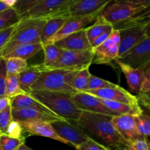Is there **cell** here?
<instances>
[{"mask_svg": "<svg viewBox=\"0 0 150 150\" xmlns=\"http://www.w3.org/2000/svg\"><path fill=\"white\" fill-rule=\"evenodd\" d=\"M149 89H150V67L144 70V81L141 89V92H146Z\"/></svg>", "mask_w": 150, "mask_h": 150, "instance_id": "cell-46", "label": "cell"}, {"mask_svg": "<svg viewBox=\"0 0 150 150\" xmlns=\"http://www.w3.org/2000/svg\"><path fill=\"white\" fill-rule=\"evenodd\" d=\"M12 117L14 121L19 122L28 121V120H42V121L52 122L57 120H62L59 117L48 115L37 110L30 109V108H22V109L12 108Z\"/></svg>", "mask_w": 150, "mask_h": 150, "instance_id": "cell-22", "label": "cell"}, {"mask_svg": "<svg viewBox=\"0 0 150 150\" xmlns=\"http://www.w3.org/2000/svg\"><path fill=\"white\" fill-rule=\"evenodd\" d=\"M46 20L44 19H22L16 27L1 53V57H5L15 48L23 44L41 43L40 38Z\"/></svg>", "mask_w": 150, "mask_h": 150, "instance_id": "cell-3", "label": "cell"}, {"mask_svg": "<svg viewBox=\"0 0 150 150\" xmlns=\"http://www.w3.org/2000/svg\"><path fill=\"white\" fill-rule=\"evenodd\" d=\"M46 67L42 64L28 65L27 68L19 74V83L22 90L26 93H30L32 86L38 80Z\"/></svg>", "mask_w": 150, "mask_h": 150, "instance_id": "cell-21", "label": "cell"}, {"mask_svg": "<svg viewBox=\"0 0 150 150\" xmlns=\"http://www.w3.org/2000/svg\"><path fill=\"white\" fill-rule=\"evenodd\" d=\"M109 38L113 41L115 43L118 44L120 43V31L117 30V29H113V31L111 32V35H110Z\"/></svg>", "mask_w": 150, "mask_h": 150, "instance_id": "cell-48", "label": "cell"}, {"mask_svg": "<svg viewBox=\"0 0 150 150\" xmlns=\"http://www.w3.org/2000/svg\"><path fill=\"white\" fill-rule=\"evenodd\" d=\"M119 58V45L109 38L93 50L92 64H110Z\"/></svg>", "mask_w": 150, "mask_h": 150, "instance_id": "cell-18", "label": "cell"}, {"mask_svg": "<svg viewBox=\"0 0 150 150\" xmlns=\"http://www.w3.org/2000/svg\"><path fill=\"white\" fill-rule=\"evenodd\" d=\"M100 101L111 111L114 114L120 115L128 114L132 116H138L143 112V108L140 105H132L122 103L114 102V101L105 100L99 99Z\"/></svg>", "mask_w": 150, "mask_h": 150, "instance_id": "cell-24", "label": "cell"}, {"mask_svg": "<svg viewBox=\"0 0 150 150\" xmlns=\"http://www.w3.org/2000/svg\"><path fill=\"white\" fill-rule=\"evenodd\" d=\"M20 21L18 15L14 8L9 9L0 13V32Z\"/></svg>", "mask_w": 150, "mask_h": 150, "instance_id": "cell-33", "label": "cell"}, {"mask_svg": "<svg viewBox=\"0 0 150 150\" xmlns=\"http://www.w3.org/2000/svg\"><path fill=\"white\" fill-rule=\"evenodd\" d=\"M0 136H1V133H0Z\"/></svg>", "mask_w": 150, "mask_h": 150, "instance_id": "cell-52", "label": "cell"}, {"mask_svg": "<svg viewBox=\"0 0 150 150\" xmlns=\"http://www.w3.org/2000/svg\"><path fill=\"white\" fill-rule=\"evenodd\" d=\"M71 100L74 103L75 105L81 111L92 114H102V115L115 117L118 116L112 111L108 110L102 103L99 98L92 96L86 92H79L76 94L71 95Z\"/></svg>", "mask_w": 150, "mask_h": 150, "instance_id": "cell-11", "label": "cell"}, {"mask_svg": "<svg viewBox=\"0 0 150 150\" xmlns=\"http://www.w3.org/2000/svg\"><path fill=\"white\" fill-rule=\"evenodd\" d=\"M10 105V99L5 95L0 97V113L4 111Z\"/></svg>", "mask_w": 150, "mask_h": 150, "instance_id": "cell-47", "label": "cell"}, {"mask_svg": "<svg viewBox=\"0 0 150 150\" xmlns=\"http://www.w3.org/2000/svg\"><path fill=\"white\" fill-rule=\"evenodd\" d=\"M83 92L90 94L91 95L96 97L99 99L122 103L132 105H139L137 97L123 89L120 86L115 88H105V89H96V90L86 91Z\"/></svg>", "mask_w": 150, "mask_h": 150, "instance_id": "cell-12", "label": "cell"}, {"mask_svg": "<svg viewBox=\"0 0 150 150\" xmlns=\"http://www.w3.org/2000/svg\"><path fill=\"white\" fill-rule=\"evenodd\" d=\"M76 150H108L106 147L103 145L97 143L95 141L89 139L86 142H83L81 144L75 148Z\"/></svg>", "mask_w": 150, "mask_h": 150, "instance_id": "cell-42", "label": "cell"}, {"mask_svg": "<svg viewBox=\"0 0 150 150\" xmlns=\"http://www.w3.org/2000/svg\"><path fill=\"white\" fill-rule=\"evenodd\" d=\"M150 4V0L111 1L101 13L100 16L112 25L133 17Z\"/></svg>", "mask_w": 150, "mask_h": 150, "instance_id": "cell-5", "label": "cell"}, {"mask_svg": "<svg viewBox=\"0 0 150 150\" xmlns=\"http://www.w3.org/2000/svg\"><path fill=\"white\" fill-rule=\"evenodd\" d=\"M136 126L139 133L143 137L147 138L150 136V112L145 111L138 116H134Z\"/></svg>", "mask_w": 150, "mask_h": 150, "instance_id": "cell-30", "label": "cell"}, {"mask_svg": "<svg viewBox=\"0 0 150 150\" xmlns=\"http://www.w3.org/2000/svg\"><path fill=\"white\" fill-rule=\"evenodd\" d=\"M149 22H150V4L128 20L113 25V27L117 30L130 28H143Z\"/></svg>", "mask_w": 150, "mask_h": 150, "instance_id": "cell-23", "label": "cell"}, {"mask_svg": "<svg viewBox=\"0 0 150 150\" xmlns=\"http://www.w3.org/2000/svg\"><path fill=\"white\" fill-rule=\"evenodd\" d=\"M6 69H7V76L8 75L18 74L19 75L24 71L28 67L26 60L20 58H6Z\"/></svg>", "mask_w": 150, "mask_h": 150, "instance_id": "cell-31", "label": "cell"}, {"mask_svg": "<svg viewBox=\"0 0 150 150\" xmlns=\"http://www.w3.org/2000/svg\"><path fill=\"white\" fill-rule=\"evenodd\" d=\"M13 121L11 105H8L4 111L0 113V133L5 134L10 123Z\"/></svg>", "mask_w": 150, "mask_h": 150, "instance_id": "cell-37", "label": "cell"}, {"mask_svg": "<svg viewBox=\"0 0 150 150\" xmlns=\"http://www.w3.org/2000/svg\"><path fill=\"white\" fill-rule=\"evenodd\" d=\"M21 88L20 83H19V75L13 74L8 75L6 81V89H5V96L8 98H14L18 95L25 94Z\"/></svg>", "mask_w": 150, "mask_h": 150, "instance_id": "cell-29", "label": "cell"}, {"mask_svg": "<svg viewBox=\"0 0 150 150\" xmlns=\"http://www.w3.org/2000/svg\"><path fill=\"white\" fill-rule=\"evenodd\" d=\"M149 150H150V145H149Z\"/></svg>", "mask_w": 150, "mask_h": 150, "instance_id": "cell-51", "label": "cell"}, {"mask_svg": "<svg viewBox=\"0 0 150 150\" xmlns=\"http://www.w3.org/2000/svg\"><path fill=\"white\" fill-rule=\"evenodd\" d=\"M29 94L62 120L77 122L83 112L72 101L71 94L40 90L31 91Z\"/></svg>", "mask_w": 150, "mask_h": 150, "instance_id": "cell-2", "label": "cell"}, {"mask_svg": "<svg viewBox=\"0 0 150 150\" xmlns=\"http://www.w3.org/2000/svg\"><path fill=\"white\" fill-rule=\"evenodd\" d=\"M93 60V50L75 51H64L55 63L47 69H61L78 72L86 68H89Z\"/></svg>", "mask_w": 150, "mask_h": 150, "instance_id": "cell-7", "label": "cell"}, {"mask_svg": "<svg viewBox=\"0 0 150 150\" xmlns=\"http://www.w3.org/2000/svg\"><path fill=\"white\" fill-rule=\"evenodd\" d=\"M150 142L147 138H141L128 143L125 150H149Z\"/></svg>", "mask_w": 150, "mask_h": 150, "instance_id": "cell-39", "label": "cell"}, {"mask_svg": "<svg viewBox=\"0 0 150 150\" xmlns=\"http://www.w3.org/2000/svg\"><path fill=\"white\" fill-rule=\"evenodd\" d=\"M113 117L83 111L77 122H73L90 139L110 150H125L127 144L111 123Z\"/></svg>", "mask_w": 150, "mask_h": 150, "instance_id": "cell-1", "label": "cell"}, {"mask_svg": "<svg viewBox=\"0 0 150 150\" xmlns=\"http://www.w3.org/2000/svg\"><path fill=\"white\" fill-rule=\"evenodd\" d=\"M55 45L64 51H81L92 49L86 35V29L65 37L56 42Z\"/></svg>", "mask_w": 150, "mask_h": 150, "instance_id": "cell-16", "label": "cell"}, {"mask_svg": "<svg viewBox=\"0 0 150 150\" xmlns=\"http://www.w3.org/2000/svg\"><path fill=\"white\" fill-rule=\"evenodd\" d=\"M113 29H114L113 25L105 21L100 15L96 21L90 26L86 28V35H87L88 40L91 44L93 42L94 40L96 39L100 35L108 32V31L113 30Z\"/></svg>", "mask_w": 150, "mask_h": 150, "instance_id": "cell-27", "label": "cell"}, {"mask_svg": "<svg viewBox=\"0 0 150 150\" xmlns=\"http://www.w3.org/2000/svg\"><path fill=\"white\" fill-rule=\"evenodd\" d=\"M16 25H17V23L0 32V54L5 48L7 44L8 43L12 35H13L15 29H16Z\"/></svg>", "mask_w": 150, "mask_h": 150, "instance_id": "cell-41", "label": "cell"}, {"mask_svg": "<svg viewBox=\"0 0 150 150\" xmlns=\"http://www.w3.org/2000/svg\"><path fill=\"white\" fill-rule=\"evenodd\" d=\"M136 97L139 100V105H142L150 112V89L146 92H140Z\"/></svg>", "mask_w": 150, "mask_h": 150, "instance_id": "cell-43", "label": "cell"}, {"mask_svg": "<svg viewBox=\"0 0 150 150\" xmlns=\"http://www.w3.org/2000/svg\"><path fill=\"white\" fill-rule=\"evenodd\" d=\"M4 135H7L9 137L13 139H26L21 123L14 120L10 124Z\"/></svg>", "mask_w": 150, "mask_h": 150, "instance_id": "cell-38", "label": "cell"}, {"mask_svg": "<svg viewBox=\"0 0 150 150\" xmlns=\"http://www.w3.org/2000/svg\"><path fill=\"white\" fill-rule=\"evenodd\" d=\"M76 73L77 72L70 70L46 68L32 86L31 91H48L71 95L76 94L79 92L72 86Z\"/></svg>", "mask_w": 150, "mask_h": 150, "instance_id": "cell-4", "label": "cell"}, {"mask_svg": "<svg viewBox=\"0 0 150 150\" xmlns=\"http://www.w3.org/2000/svg\"><path fill=\"white\" fill-rule=\"evenodd\" d=\"M7 73L6 69L5 59L0 57V97L5 95L6 81H7Z\"/></svg>", "mask_w": 150, "mask_h": 150, "instance_id": "cell-40", "label": "cell"}, {"mask_svg": "<svg viewBox=\"0 0 150 150\" xmlns=\"http://www.w3.org/2000/svg\"><path fill=\"white\" fill-rule=\"evenodd\" d=\"M17 0H0V13L13 8Z\"/></svg>", "mask_w": 150, "mask_h": 150, "instance_id": "cell-45", "label": "cell"}, {"mask_svg": "<svg viewBox=\"0 0 150 150\" xmlns=\"http://www.w3.org/2000/svg\"><path fill=\"white\" fill-rule=\"evenodd\" d=\"M111 123L120 136L127 143L143 138L139 133L134 116L125 114L111 118Z\"/></svg>", "mask_w": 150, "mask_h": 150, "instance_id": "cell-13", "label": "cell"}, {"mask_svg": "<svg viewBox=\"0 0 150 150\" xmlns=\"http://www.w3.org/2000/svg\"><path fill=\"white\" fill-rule=\"evenodd\" d=\"M115 62L124 73L127 85L131 92L139 95L144 81V70L142 68H133L127 64L120 62L117 59L115 60Z\"/></svg>", "mask_w": 150, "mask_h": 150, "instance_id": "cell-20", "label": "cell"}, {"mask_svg": "<svg viewBox=\"0 0 150 150\" xmlns=\"http://www.w3.org/2000/svg\"><path fill=\"white\" fill-rule=\"evenodd\" d=\"M42 51L44 52V59L42 64L48 67L55 63L59 58L64 50L57 46L55 44L43 45Z\"/></svg>", "mask_w": 150, "mask_h": 150, "instance_id": "cell-28", "label": "cell"}, {"mask_svg": "<svg viewBox=\"0 0 150 150\" xmlns=\"http://www.w3.org/2000/svg\"><path fill=\"white\" fill-rule=\"evenodd\" d=\"M103 11L83 17H70L59 31L46 44H55L60 40L93 24Z\"/></svg>", "mask_w": 150, "mask_h": 150, "instance_id": "cell-10", "label": "cell"}, {"mask_svg": "<svg viewBox=\"0 0 150 150\" xmlns=\"http://www.w3.org/2000/svg\"><path fill=\"white\" fill-rule=\"evenodd\" d=\"M143 29L144 31L145 35H146V38H150V22H149L144 27H143Z\"/></svg>", "mask_w": 150, "mask_h": 150, "instance_id": "cell-49", "label": "cell"}, {"mask_svg": "<svg viewBox=\"0 0 150 150\" xmlns=\"http://www.w3.org/2000/svg\"><path fill=\"white\" fill-rule=\"evenodd\" d=\"M112 31L113 30L108 31V32H105V33L102 34V35H100L99 37H98V38H97L95 40H94L93 42L91 43V48H92V50L95 49V48H98L99 45H100L101 44L103 43V42H105V41L108 38H109L110 35H111V33Z\"/></svg>", "mask_w": 150, "mask_h": 150, "instance_id": "cell-44", "label": "cell"}, {"mask_svg": "<svg viewBox=\"0 0 150 150\" xmlns=\"http://www.w3.org/2000/svg\"><path fill=\"white\" fill-rule=\"evenodd\" d=\"M108 150H110V149H108Z\"/></svg>", "mask_w": 150, "mask_h": 150, "instance_id": "cell-53", "label": "cell"}, {"mask_svg": "<svg viewBox=\"0 0 150 150\" xmlns=\"http://www.w3.org/2000/svg\"><path fill=\"white\" fill-rule=\"evenodd\" d=\"M16 150H33V149H32L31 148H29V146H26L25 144H23L21 145V146H19V147Z\"/></svg>", "mask_w": 150, "mask_h": 150, "instance_id": "cell-50", "label": "cell"}, {"mask_svg": "<svg viewBox=\"0 0 150 150\" xmlns=\"http://www.w3.org/2000/svg\"><path fill=\"white\" fill-rule=\"evenodd\" d=\"M26 139H13L4 134L0 136V150H16L25 144Z\"/></svg>", "mask_w": 150, "mask_h": 150, "instance_id": "cell-35", "label": "cell"}, {"mask_svg": "<svg viewBox=\"0 0 150 150\" xmlns=\"http://www.w3.org/2000/svg\"><path fill=\"white\" fill-rule=\"evenodd\" d=\"M119 31L120 33L119 57L124 55L125 53L146 38L143 28H130Z\"/></svg>", "mask_w": 150, "mask_h": 150, "instance_id": "cell-17", "label": "cell"}, {"mask_svg": "<svg viewBox=\"0 0 150 150\" xmlns=\"http://www.w3.org/2000/svg\"><path fill=\"white\" fill-rule=\"evenodd\" d=\"M20 123L23 128L25 137L30 136H42L54 139L64 144L70 145L66 141L58 136L49 122L42 120H28Z\"/></svg>", "mask_w": 150, "mask_h": 150, "instance_id": "cell-14", "label": "cell"}, {"mask_svg": "<svg viewBox=\"0 0 150 150\" xmlns=\"http://www.w3.org/2000/svg\"><path fill=\"white\" fill-rule=\"evenodd\" d=\"M111 0H75L70 6V17H83L103 11Z\"/></svg>", "mask_w": 150, "mask_h": 150, "instance_id": "cell-15", "label": "cell"}, {"mask_svg": "<svg viewBox=\"0 0 150 150\" xmlns=\"http://www.w3.org/2000/svg\"><path fill=\"white\" fill-rule=\"evenodd\" d=\"M75 0H39L22 19H48L70 17L69 7Z\"/></svg>", "mask_w": 150, "mask_h": 150, "instance_id": "cell-6", "label": "cell"}, {"mask_svg": "<svg viewBox=\"0 0 150 150\" xmlns=\"http://www.w3.org/2000/svg\"><path fill=\"white\" fill-rule=\"evenodd\" d=\"M50 123L58 136L74 148L89 139L83 130L73 122L62 120Z\"/></svg>", "mask_w": 150, "mask_h": 150, "instance_id": "cell-9", "label": "cell"}, {"mask_svg": "<svg viewBox=\"0 0 150 150\" xmlns=\"http://www.w3.org/2000/svg\"><path fill=\"white\" fill-rule=\"evenodd\" d=\"M91 75L92 74L89 73V68L83 69L77 72L72 83L73 87L79 92L86 91Z\"/></svg>", "mask_w": 150, "mask_h": 150, "instance_id": "cell-32", "label": "cell"}, {"mask_svg": "<svg viewBox=\"0 0 150 150\" xmlns=\"http://www.w3.org/2000/svg\"><path fill=\"white\" fill-rule=\"evenodd\" d=\"M70 17H57L46 20L41 33V43L45 45L51 38H52L61 28L64 26Z\"/></svg>", "mask_w": 150, "mask_h": 150, "instance_id": "cell-25", "label": "cell"}, {"mask_svg": "<svg viewBox=\"0 0 150 150\" xmlns=\"http://www.w3.org/2000/svg\"><path fill=\"white\" fill-rule=\"evenodd\" d=\"M10 105L13 109L30 108V109L37 110V111H39L44 114H48V115L59 117L58 116L54 114L51 110L45 107L43 104L38 101L36 98H34L31 94L29 93L22 94V95H18V96L11 98Z\"/></svg>", "mask_w": 150, "mask_h": 150, "instance_id": "cell-19", "label": "cell"}, {"mask_svg": "<svg viewBox=\"0 0 150 150\" xmlns=\"http://www.w3.org/2000/svg\"><path fill=\"white\" fill-rule=\"evenodd\" d=\"M118 86L119 85L112 83L109 81L105 80V79H100V78H98L97 76H93V75H91L87 89L86 91L96 90V89H105V88H115ZM86 91H84V92H86Z\"/></svg>", "mask_w": 150, "mask_h": 150, "instance_id": "cell-34", "label": "cell"}, {"mask_svg": "<svg viewBox=\"0 0 150 150\" xmlns=\"http://www.w3.org/2000/svg\"><path fill=\"white\" fill-rule=\"evenodd\" d=\"M117 60L133 68L147 69L150 67V38H145Z\"/></svg>", "mask_w": 150, "mask_h": 150, "instance_id": "cell-8", "label": "cell"}, {"mask_svg": "<svg viewBox=\"0 0 150 150\" xmlns=\"http://www.w3.org/2000/svg\"><path fill=\"white\" fill-rule=\"evenodd\" d=\"M43 45L42 43L23 44L15 48L10 51L4 59L6 58H20L27 61L31 57H34L40 51H42Z\"/></svg>", "mask_w": 150, "mask_h": 150, "instance_id": "cell-26", "label": "cell"}, {"mask_svg": "<svg viewBox=\"0 0 150 150\" xmlns=\"http://www.w3.org/2000/svg\"><path fill=\"white\" fill-rule=\"evenodd\" d=\"M39 0H17L13 8L18 15L20 20L23 18Z\"/></svg>", "mask_w": 150, "mask_h": 150, "instance_id": "cell-36", "label": "cell"}]
</instances>
